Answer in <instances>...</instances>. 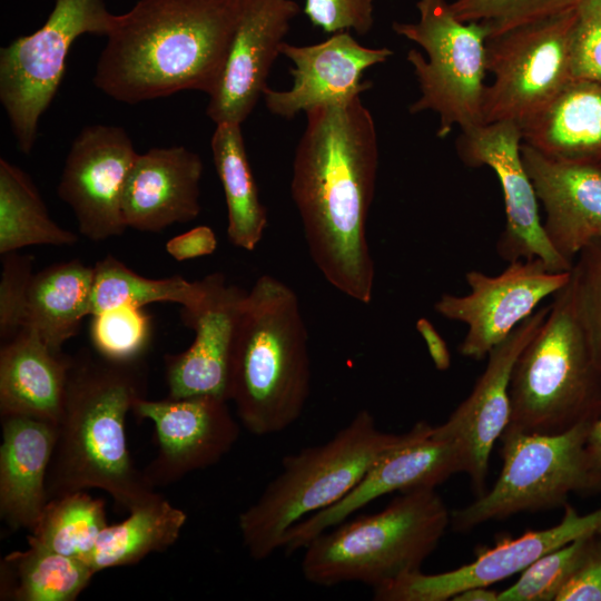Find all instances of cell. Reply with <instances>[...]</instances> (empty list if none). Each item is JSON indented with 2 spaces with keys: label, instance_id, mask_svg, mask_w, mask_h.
<instances>
[{
  "label": "cell",
  "instance_id": "836d02e7",
  "mask_svg": "<svg viewBox=\"0 0 601 601\" xmlns=\"http://www.w3.org/2000/svg\"><path fill=\"white\" fill-rule=\"evenodd\" d=\"M93 351L115 362L142 361L152 339L151 316L145 307L121 305L91 316Z\"/></svg>",
  "mask_w": 601,
  "mask_h": 601
},
{
  "label": "cell",
  "instance_id": "f6af8a7d",
  "mask_svg": "<svg viewBox=\"0 0 601 601\" xmlns=\"http://www.w3.org/2000/svg\"><path fill=\"white\" fill-rule=\"evenodd\" d=\"M588 449L597 464L601 467V416L592 424Z\"/></svg>",
  "mask_w": 601,
  "mask_h": 601
},
{
  "label": "cell",
  "instance_id": "277c9868",
  "mask_svg": "<svg viewBox=\"0 0 601 601\" xmlns=\"http://www.w3.org/2000/svg\"><path fill=\"white\" fill-rule=\"evenodd\" d=\"M308 334L298 297L264 274L247 290L235 333L228 402L256 436L280 433L302 416L311 393Z\"/></svg>",
  "mask_w": 601,
  "mask_h": 601
},
{
  "label": "cell",
  "instance_id": "ee69618b",
  "mask_svg": "<svg viewBox=\"0 0 601 601\" xmlns=\"http://www.w3.org/2000/svg\"><path fill=\"white\" fill-rule=\"evenodd\" d=\"M499 592L490 587H473L452 598L454 601H497Z\"/></svg>",
  "mask_w": 601,
  "mask_h": 601
},
{
  "label": "cell",
  "instance_id": "52a82bcc",
  "mask_svg": "<svg viewBox=\"0 0 601 601\" xmlns=\"http://www.w3.org/2000/svg\"><path fill=\"white\" fill-rule=\"evenodd\" d=\"M508 430L556 434L601 416V368L570 282L520 354L510 382Z\"/></svg>",
  "mask_w": 601,
  "mask_h": 601
},
{
  "label": "cell",
  "instance_id": "2e32d148",
  "mask_svg": "<svg viewBox=\"0 0 601 601\" xmlns=\"http://www.w3.org/2000/svg\"><path fill=\"white\" fill-rule=\"evenodd\" d=\"M137 156L121 127L87 126L73 139L57 194L69 205L79 231L88 239L106 240L127 229L121 198Z\"/></svg>",
  "mask_w": 601,
  "mask_h": 601
},
{
  "label": "cell",
  "instance_id": "7c38bea8",
  "mask_svg": "<svg viewBox=\"0 0 601 601\" xmlns=\"http://www.w3.org/2000/svg\"><path fill=\"white\" fill-rule=\"evenodd\" d=\"M570 278L571 270L552 272L540 258L510 262L494 276L472 269L465 274L470 292L442 294L434 311L466 325L459 352L464 357L483 359Z\"/></svg>",
  "mask_w": 601,
  "mask_h": 601
},
{
  "label": "cell",
  "instance_id": "83f0119b",
  "mask_svg": "<svg viewBox=\"0 0 601 601\" xmlns=\"http://www.w3.org/2000/svg\"><path fill=\"white\" fill-rule=\"evenodd\" d=\"M210 147L225 194L228 240L237 248L253 252L267 227V210L259 199L240 124H217Z\"/></svg>",
  "mask_w": 601,
  "mask_h": 601
},
{
  "label": "cell",
  "instance_id": "6da1fadb",
  "mask_svg": "<svg viewBox=\"0 0 601 601\" xmlns=\"http://www.w3.org/2000/svg\"><path fill=\"white\" fill-rule=\"evenodd\" d=\"M290 195L312 260L347 297L370 304L375 264L366 235L378 169V142L361 96L305 112Z\"/></svg>",
  "mask_w": 601,
  "mask_h": 601
},
{
  "label": "cell",
  "instance_id": "e0dca14e",
  "mask_svg": "<svg viewBox=\"0 0 601 601\" xmlns=\"http://www.w3.org/2000/svg\"><path fill=\"white\" fill-rule=\"evenodd\" d=\"M152 422L158 451L142 471L148 483L162 486L219 462L239 436L228 401L211 395L139 398L132 407Z\"/></svg>",
  "mask_w": 601,
  "mask_h": 601
},
{
  "label": "cell",
  "instance_id": "8d00e7d4",
  "mask_svg": "<svg viewBox=\"0 0 601 601\" xmlns=\"http://www.w3.org/2000/svg\"><path fill=\"white\" fill-rule=\"evenodd\" d=\"M571 285L577 311L601 368V237L590 242L575 256Z\"/></svg>",
  "mask_w": 601,
  "mask_h": 601
},
{
  "label": "cell",
  "instance_id": "ba28073f",
  "mask_svg": "<svg viewBox=\"0 0 601 601\" xmlns=\"http://www.w3.org/2000/svg\"><path fill=\"white\" fill-rule=\"evenodd\" d=\"M594 422L556 434L505 428L502 469L492 489L451 512V526L466 532L487 521L568 504L571 493L601 491V467L588 449Z\"/></svg>",
  "mask_w": 601,
  "mask_h": 601
},
{
  "label": "cell",
  "instance_id": "e575fe53",
  "mask_svg": "<svg viewBox=\"0 0 601 601\" xmlns=\"http://www.w3.org/2000/svg\"><path fill=\"white\" fill-rule=\"evenodd\" d=\"M595 535L583 536L545 553L525 570L497 601H555L585 559Z\"/></svg>",
  "mask_w": 601,
  "mask_h": 601
},
{
  "label": "cell",
  "instance_id": "7a4b0ae2",
  "mask_svg": "<svg viewBox=\"0 0 601 601\" xmlns=\"http://www.w3.org/2000/svg\"><path fill=\"white\" fill-rule=\"evenodd\" d=\"M245 0H139L116 14L93 75L110 98L138 104L183 90L210 96Z\"/></svg>",
  "mask_w": 601,
  "mask_h": 601
},
{
  "label": "cell",
  "instance_id": "30bf717a",
  "mask_svg": "<svg viewBox=\"0 0 601 601\" xmlns=\"http://www.w3.org/2000/svg\"><path fill=\"white\" fill-rule=\"evenodd\" d=\"M116 14L102 0H56L46 22L0 50V101L19 149L29 154L51 104L72 43L85 33L108 36Z\"/></svg>",
  "mask_w": 601,
  "mask_h": 601
},
{
  "label": "cell",
  "instance_id": "f35d334b",
  "mask_svg": "<svg viewBox=\"0 0 601 601\" xmlns=\"http://www.w3.org/2000/svg\"><path fill=\"white\" fill-rule=\"evenodd\" d=\"M570 61L573 78L601 81V0H583L578 6Z\"/></svg>",
  "mask_w": 601,
  "mask_h": 601
},
{
  "label": "cell",
  "instance_id": "7bdbcfd3",
  "mask_svg": "<svg viewBox=\"0 0 601 601\" xmlns=\"http://www.w3.org/2000/svg\"><path fill=\"white\" fill-rule=\"evenodd\" d=\"M416 329L426 344L434 366L439 371H446L451 366V354L442 335L426 317L417 319Z\"/></svg>",
  "mask_w": 601,
  "mask_h": 601
},
{
  "label": "cell",
  "instance_id": "b9f144b4",
  "mask_svg": "<svg viewBox=\"0 0 601 601\" xmlns=\"http://www.w3.org/2000/svg\"><path fill=\"white\" fill-rule=\"evenodd\" d=\"M165 248L174 259L183 262L211 255L217 248V238L209 226L200 225L171 237Z\"/></svg>",
  "mask_w": 601,
  "mask_h": 601
},
{
  "label": "cell",
  "instance_id": "ffe728a7",
  "mask_svg": "<svg viewBox=\"0 0 601 601\" xmlns=\"http://www.w3.org/2000/svg\"><path fill=\"white\" fill-rule=\"evenodd\" d=\"M280 55L293 63V86L288 90L267 86L263 97L270 114L292 119L302 111L344 102L371 89L372 82L362 80L364 71L385 62L393 51L386 47H364L349 31H341L309 46L284 41Z\"/></svg>",
  "mask_w": 601,
  "mask_h": 601
},
{
  "label": "cell",
  "instance_id": "d4e9b609",
  "mask_svg": "<svg viewBox=\"0 0 601 601\" xmlns=\"http://www.w3.org/2000/svg\"><path fill=\"white\" fill-rule=\"evenodd\" d=\"M71 355L51 349L24 327L0 349V413L58 424Z\"/></svg>",
  "mask_w": 601,
  "mask_h": 601
},
{
  "label": "cell",
  "instance_id": "4316f807",
  "mask_svg": "<svg viewBox=\"0 0 601 601\" xmlns=\"http://www.w3.org/2000/svg\"><path fill=\"white\" fill-rule=\"evenodd\" d=\"M93 266L80 259L57 263L35 273L28 298L26 327L35 329L56 352L73 337L91 315Z\"/></svg>",
  "mask_w": 601,
  "mask_h": 601
},
{
  "label": "cell",
  "instance_id": "8992f818",
  "mask_svg": "<svg viewBox=\"0 0 601 601\" xmlns=\"http://www.w3.org/2000/svg\"><path fill=\"white\" fill-rule=\"evenodd\" d=\"M451 522L435 489L402 492L382 511L344 520L303 549L302 573L322 587L348 582L372 590L421 570Z\"/></svg>",
  "mask_w": 601,
  "mask_h": 601
},
{
  "label": "cell",
  "instance_id": "d590c367",
  "mask_svg": "<svg viewBox=\"0 0 601 601\" xmlns=\"http://www.w3.org/2000/svg\"><path fill=\"white\" fill-rule=\"evenodd\" d=\"M583 0H454V16L483 27L487 38L578 8Z\"/></svg>",
  "mask_w": 601,
  "mask_h": 601
},
{
  "label": "cell",
  "instance_id": "f546056e",
  "mask_svg": "<svg viewBox=\"0 0 601 601\" xmlns=\"http://www.w3.org/2000/svg\"><path fill=\"white\" fill-rule=\"evenodd\" d=\"M0 565L1 600L73 601L87 588L93 570L82 560L28 543Z\"/></svg>",
  "mask_w": 601,
  "mask_h": 601
},
{
  "label": "cell",
  "instance_id": "1f68e13d",
  "mask_svg": "<svg viewBox=\"0 0 601 601\" xmlns=\"http://www.w3.org/2000/svg\"><path fill=\"white\" fill-rule=\"evenodd\" d=\"M91 315L121 305L145 307L151 303H176L185 308L199 305L207 293L206 276L189 282L179 275L144 277L112 255L93 265Z\"/></svg>",
  "mask_w": 601,
  "mask_h": 601
},
{
  "label": "cell",
  "instance_id": "5b68a950",
  "mask_svg": "<svg viewBox=\"0 0 601 601\" xmlns=\"http://www.w3.org/2000/svg\"><path fill=\"white\" fill-rule=\"evenodd\" d=\"M432 430L421 421L405 433H387L370 411L359 410L328 441L286 455L279 473L238 516L248 554L256 561L269 558L292 526L341 501L382 456Z\"/></svg>",
  "mask_w": 601,
  "mask_h": 601
},
{
  "label": "cell",
  "instance_id": "f1b7e54d",
  "mask_svg": "<svg viewBox=\"0 0 601 601\" xmlns=\"http://www.w3.org/2000/svg\"><path fill=\"white\" fill-rule=\"evenodd\" d=\"M129 513L122 522L102 530L85 561L95 573L132 565L152 552H164L176 543L187 521L183 510L158 493Z\"/></svg>",
  "mask_w": 601,
  "mask_h": 601
},
{
  "label": "cell",
  "instance_id": "ac0fdd59",
  "mask_svg": "<svg viewBox=\"0 0 601 601\" xmlns=\"http://www.w3.org/2000/svg\"><path fill=\"white\" fill-rule=\"evenodd\" d=\"M300 8L294 0H245L207 116L217 125L246 120L267 87L266 80Z\"/></svg>",
  "mask_w": 601,
  "mask_h": 601
},
{
  "label": "cell",
  "instance_id": "603a6c76",
  "mask_svg": "<svg viewBox=\"0 0 601 601\" xmlns=\"http://www.w3.org/2000/svg\"><path fill=\"white\" fill-rule=\"evenodd\" d=\"M521 154L554 249L573 264L579 252L601 237V167L551 159L522 141Z\"/></svg>",
  "mask_w": 601,
  "mask_h": 601
},
{
  "label": "cell",
  "instance_id": "44dd1931",
  "mask_svg": "<svg viewBox=\"0 0 601 601\" xmlns=\"http://www.w3.org/2000/svg\"><path fill=\"white\" fill-rule=\"evenodd\" d=\"M550 312L536 309L487 355V364L470 395L437 427L461 439L471 455L469 477L473 491L482 495L492 449L510 423V382L513 367Z\"/></svg>",
  "mask_w": 601,
  "mask_h": 601
},
{
  "label": "cell",
  "instance_id": "9c48e42d",
  "mask_svg": "<svg viewBox=\"0 0 601 601\" xmlns=\"http://www.w3.org/2000/svg\"><path fill=\"white\" fill-rule=\"evenodd\" d=\"M416 8V22L392 24L395 33L417 43L426 53L424 57L411 49L406 56L421 92L410 112H436L439 138H445L454 127L463 132L482 125L486 30L457 19L446 0H418Z\"/></svg>",
  "mask_w": 601,
  "mask_h": 601
},
{
  "label": "cell",
  "instance_id": "4fadbf2b",
  "mask_svg": "<svg viewBox=\"0 0 601 601\" xmlns=\"http://www.w3.org/2000/svg\"><path fill=\"white\" fill-rule=\"evenodd\" d=\"M522 129L512 121L482 124L457 139L461 160L470 167H490L501 185L505 227L496 243L504 260L540 258L552 272L571 270L572 263L549 242L539 213V199L524 166Z\"/></svg>",
  "mask_w": 601,
  "mask_h": 601
},
{
  "label": "cell",
  "instance_id": "3957f363",
  "mask_svg": "<svg viewBox=\"0 0 601 601\" xmlns=\"http://www.w3.org/2000/svg\"><path fill=\"white\" fill-rule=\"evenodd\" d=\"M145 361L115 362L89 348L71 355L47 473L48 501L90 487L132 510L156 492L131 460L126 416L146 397Z\"/></svg>",
  "mask_w": 601,
  "mask_h": 601
},
{
  "label": "cell",
  "instance_id": "8fae6325",
  "mask_svg": "<svg viewBox=\"0 0 601 601\" xmlns=\"http://www.w3.org/2000/svg\"><path fill=\"white\" fill-rule=\"evenodd\" d=\"M575 14L577 8L486 39V71L493 80L483 95V124L512 121L522 129L573 79Z\"/></svg>",
  "mask_w": 601,
  "mask_h": 601
},
{
  "label": "cell",
  "instance_id": "74e56055",
  "mask_svg": "<svg viewBox=\"0 0 601 601\" xmlns=\"http://www.w3.org/2000/svg\"><path fill=\"white\" fill-rule=\"evenodd\" d=\"M0 339H12L27 324L29 289L33 278L32 255L11 252L1 255Z\"/></svg>",
  "mask_w": 601,
  "mask_h": 601
},
{
  "label": "cell",
  "instance_id": "cb8c5ba5",
  "mask_svg": "<svg viewBox=\"0 0 601 601\" xmlns=\"http://www.w3.org/2000/svg\"><path fill=\"white\" fill-rule=\"evenodd\" d=\"M1 422L0 516L11 530L30 531L48 502L56 424L20 415L2 416Z\"/></svg>",
  "mask_w": 601,
  "mask_h": 601
},
{
  "label": "cell",
  "instance_id": "9a60e30c",
  "mask_svg": "<svg viewBox=\"0 0 601 601\" xmlns=\"http://www.w3.org/2000/svg\"><path fill=\"white\" fill-rule=\"evenodd\" d=\"M601 533V508L581 515L564 505L562 520L554 526L528 531L510 539L503 538L492 548L480 551L471 563L457 569L425 574L421 570L373 590L378 601H445L473 587H490L515 573L548 552L583 536Z\"/></svg>",
  "mask_w": 601,
  "mask_h": 601
},
{
  "label": "cell",
  "instance_id": "484cf974",
  "mask_svg": "<svg viewBox=\"0 0 601 601\" xmlns=\"http://www.w3.org/2000/svg\"><path fill=\"white\" fill-rule=\"evenodd\" d=\"M522 140L551 159L601 167V81L571 79L522 128Z\"/></svg>",
  "mask_w": 601,
  "mask_h": 601
},
{
  "label": "cell",
  "instance_id": "60d3db41",
  "mask_svg": "<svg viewBox=\"0 0 601 601\" xmlns=\"http://www.w3.org/2000/svg\"><path fill=\"white\" fill-rule=\"evenodd\" d=\"M555 601H601V541L595 536L582 564Z\"/></svg>",
  "mask_w": 601,
  "mask_h": 601
},
{
  "label": "cell",
  "instance_id": "d6986e66",
  "mask_svg": "<svg viewBox=\"0 0 601 601\" xmlns=\"http://www.w3.org/2000/svg\"><path fill=\"white\" fill-rule=\"evenodd\" d=\"M206 278L204 300L180 312L183 324L195 332L193 343L180 353L164 355L168 396L211 395L228 401L231 349L247 290L226 283L221 273Z\"/></svg>",
  "mask_w": 601,
  "mask_h": 601
},
{
  "label": "cell",
  "instance_id": "5bb4252c",
  "mask_svg": "<svg viewBox=\"0 0 601 601\" xmlns=\"http://www.w3.org/2000/svg\"><path fill=\"white\" fill-rule=\"evenodd\" d=\"M471 467L466 444L433 426L426 436L398 446L376 461L341 501L292 526L284 536L282 549L288 554L304 549L313 538L383 495L435 489L456 473L469 475Z\"/></svg>",
  "mask_w": 601,
  "mask_h": 601
},
{
  "label": "cell",
  "instance_id": "7402d4cb",
  "mask_svg": "<svg viewBox=\"0 0 601 601\" xmlns=\"http://www.w3.org/2000/svg\"><path fill=\"white\" fill-rule=\"evenodd\" d=\"M203 171L200 156L184 146L155 147L138 154L121 198L127 228L159 233L197 218Z\"/></svg>",
  "mask_w": 601,
  "mask_h": 601
},
{
  "label": "cell",
  "instance_id": "ab89813d",
  "mask_svg": "<svg viewBox=\"0 0 601 601\" xmlns=\"http://www.w3.org/2000/svg\"><path fill=\"white\" fill-rule=\"evenodd\" d=\"M304 13L325 32L366 35L374 24V0H305Z\"/></svg>",
  "mask_w": 601,
  "mask_h": 601
},
{
  "label": "cell",
  "instance_id": "4dcf8cb0",
  "mask_svg": "<svg viewBox=\"0 0 601 601\" xmlns=\"http://www.w3.org/2000/svg\"><path fill=\"white\" fill-rule=\"evenodd\" d=\"M78 236L58 225L31 178L0 159V255L33 245L70 246Z\"/></svg>",
  "mask_w": 601,
  "mask_h": 601
},
{
  "label": "cell",
  "instance_id": "d6a6232c",
  "mask_svg": "<svg viewBox=\"0 0 601 601\" xmlns=\"http://www.w3.org/2000/svg\"><path fill=\"white\" fill-rule=\"evenodd\" d=\"M107 525L102 500L70 492L47 502L28 543L86 561Z\"/></svg>",
  "mask_w": 601,
  "mask_h": 601
}]
</instances>
